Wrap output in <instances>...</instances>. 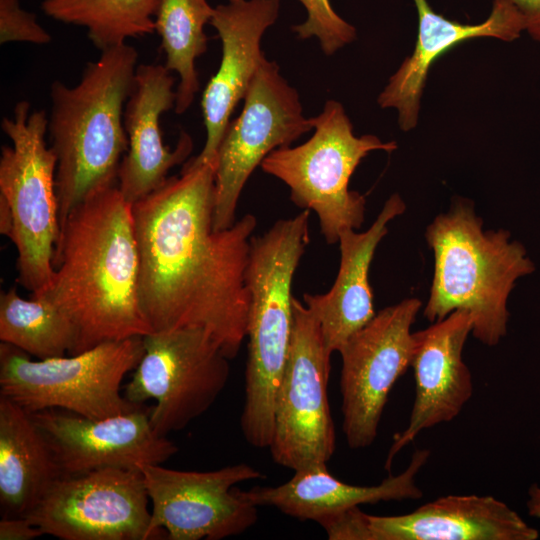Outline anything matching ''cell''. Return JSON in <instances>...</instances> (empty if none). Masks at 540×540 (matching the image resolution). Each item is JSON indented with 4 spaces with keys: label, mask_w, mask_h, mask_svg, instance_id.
I'll return each mask as SVG.
<instances>
[{
    "label": "cell",
    "mask_w": 540,
    "mask_h": 540,
    "mask_svg": "<svg viewBox=\"0 0 540 540\" xmlns=\"http://www.w3.org/2000/svg\"><path fill=\"white\" fill-rule=\"evenodd\" d=\"M310 212L277 220L264 234L252 236L245 272L250 294L248 357L241 430L256 448H268L274 429L277 391L288 359L294 274L310 241Z\"/></svg>",
    "instance_id": "5"
},
{
    "label": "cell",
    "mask_w": 540,
    "mask_h": 540,
    "mask_svg": "<svg viewBox=\"0 0 540 540\" xmlns=\"http://www.w3.org/2000/svg\"><path fill=\"white\" fill-rule=\"evenodd\" d=\"M334 540H536L539 532L491 495H447L412 512L377 516L359 506L329 524Z\"/></svg>",
    "instance_id": "15"
},
{
    "label": "cell",
    "mask_w": 540,
    "mask_h": 540,
    "mask_svg": "<svg viewBox=\"0 0 540 540\" xmlns=\"http://www.w3.org/2000/svg\"><path fill=\"white\" fill-rule=\"evenodd\" d=\"M430 456L428 449H417L408 467L398 475H391L375 486L347 484L333 475L327 465L294 471V475L278 486H254L248 490L237 487L238 494L259 507H274L300 521H315L362 504L383 501L420 499L422 490L416 476Z\"/></svg>",
    "instance_id": "22"
},
{
    "label": "cell",
    "mask_w": 540,
    "mask_h": 540,
    "mask_svg": "<svg viewBox=\"0 0 540 540\" xmlns=\"http://www.w3.org/2000/svg\"><path fill=\"white\" fill-rule=\"evenodd\" d=\"M149 413L143 405L103 419L53 409L30 415L47 438L63 476L102 468L139 469L170 459L178 447L154 431Z\"/></svg>",
    "instance_id": "16"
},
{
    "label": "cell",
    "mask_w": 540,
    "mask_h": 540,
    "mask_svg": "<svg viewBox=\"0 0 540 540\" xmlns=\"http://www.w3.org/2000/svg\"><path fill=\"white\" fill-rule=\"evenodd\" d=\"M526 507L530 516L540 519V485L538 483L530 486Z\"/></svg>",
    "instance_id": "32"
},
{
    "label": "cell",
    "mask_w": 540,
    "mask_h": 540,
    "mask_svg": "<svg viewBox=\"0 0 540 540\" xmlns=\"http://www.w3.org/2000/svg\"><path fill=\"white\" fill-rule=\"evenodd\" d=\"M149 502L140 469L102 468L60 476L25 517L63 540H150Z\"/></svg>",
    "instance_id": "12"
},
{
    "label": "cell",
    "mask_w": 540,
    "mask_h": 540,
    "mask_svg": "<svg viewBox=\"0 0 540 540\" xmlns=\"http://www.w3.org/2000/svg\"><path fill=\"white\" fill-rule=\"evenodd\" d=\"M139 469L151 503V539L220 540L240 535L257 522L258 507L238 494L237 485L264 475L246 463L206 472L162 464Z\"/></svg>",
    "instance_id": "13"
},
{
    "label": "cell",
    "mask_w": 540,
    "mask_h": 540,
    "mask_svg": "<svg viewBox=\"0 0 540 540\" xmlns=\"http://www.w3.org/2000/svg\"><path fill=\"white\" fill-rule=\"evenodd\" d=\"M288 359L277 391L269 450L273 461L293 471L327 465L336 448L328 400L331 354L320 325L293 298Z\"/></svg>",
    "instance_id": "10"
},
{
    "label": "cell",
    "mask_w": 540,
    "mask_h": 540,
    "mask_svg": "<svg viewBox=\"0 0 540 540\" xmlns=\"http://www.w3.org/2000/svg\"><path fill=\"white\" fill-rule=\"evenodd\" d=\"M243 100L241 113L230 121L216 156V230L236 222L241 192L262 161L313 130L297 90L281 75L275 61L264 59Z\"/></svg>",
    "instance_id": "11"
},
{
    "label": "cell",
    "mask_w": 540,
    "mask_h": 540,
    "mask_svg": "<svg viewBox=\"0 0 540 540\" xmlns=\"http://www.w3.org/2000/svg\"><path fill=\"white\" fill-rule=\"evenodd\" d=\"M482 226L471 203L457 200L427 227L434 275L424 316L434 323L466 310L473 320L472 335L494 346L507 333V300L515 282L535 266L525 247L510 240L509 231H485Z\"/></svg>",
    "instance_id": "4"
},
{
    "label": "cell",
    "mask_w": 540,
    "mask_h": 540,
    "mask_svg": "<svg viewBox=\"0 0 540 540\" xmlns=\"http://www.w3.org/2000/svg\"><path fill=\"white\" fill-rule=\"evenodd\" d=\"M472 329L470 313L455 310L413 333L414 403L406 429L395 435L388 451L387 471H391L394 457L421 431L452 421L472 397V374L463 360V348Z\"/></svg>",
    "instance_id": "18"
},
{
    "label": "cell",
    "mask_w": 540,
    "mask_h": 540,
    "mask_svg": "<svg viewBox=\"0 0 540 540\" xmlns=\"http://www.w3.org/2000/svg\"><path fill=\"white\" fill-rule=\"evenodd\" d=\"M43 535L25 516H4L0 521V540H32Z\"/></svg>",
    "instance_id": "29"
},
{
    "label": "cell",
    "mask_w": 540,
    "mask_h": 540,
    "mask_svg": "<svg viewBox=\"0 0 540 540\" xmlns=\"http://www.w3.org/2000/svg\"><path fill=\"white\" fill-rule=\"evenodd\" d=\"M62 476L52 448L28 411L0 396V503L25 516Z\"/></svg>",
    "instance_id": "23"
},
{
    "label": "cell",
    "mask_w": 540,
    "mask_h": 540,
    "mask_svg": "<svg viewBox=\"0 0 540 540\" xmlns=\"http://www.w3.org/2000/svg\"><path fill=\"white\" fill-rule=\"evenodd\" d=\"M158 5L159 0H44L41 9L56 21L86 28L92 44L104 51L154 33Z\"/></svg>",
    "instance_id": "26"
},
{
    "label": "cell",
    "mask_w": 540,
    "mask_h": 540,
    "mask_svg": "<svg viewBox=\"0 0 540 540\" xmlns=\"http://www.w3.org/2000/svg\"><path fill=\"white\" fill-rule=\"evenodd\" d=\"M298 1L307 13L304 22L292 27L299 38H317L326 55H333L356 39V28L335 12L329 0Z\"/></svg>",
    "instance_id": "27"
},
{
    "label": "cell",
    "mask_w": 540,
    "mask_h": 540,
    "mask_svg": "<svg viewBox=\"0 0 540 540\" xmlns=\"http://www.w3.org/2000/svg\"><path fill=\"white\" fill-rule=\"evenodd\" d=\"M53 276L39 294L74 324V354L152 333L139 307V255L132 205L118 184L102 186L60 225ZM73 354V355H74Z\"/></svg>",
    "instance_id": "2"
},
{
    "label": "cell",
    "mask_w": 540,
    "mask_h": 540,
    "mask_svg": "<svg viewBox=\"0 0 540 540\" xmlns=\"http://www.w3.org/2000/svg\"><path fill=\"white\" fill-rule=\"evenodd\" d=\"M280 5L281 0H227L213 8L209 24L221 41V60L202 95L206 140L194 161L216 164L230 117L265 59L261 40L277 21Z\"/></svg>",
    "instance_id": "17"
},
{
    "label": "cell",
    "mask_w": 540,
    "mask_h": 540,
    "mask_svg": "<svg viewBox=\"0 0 540 540\" xmlns=\"http://www.w3.org/2000/svg\"><path fill=\"white\" fill-rule=\"evenodd\" d=\"M51 35L38 23L34 13L20 5V0H0V43L29 42L48 44Z\"/></svg>",
    "instance_id": "28"
},
{
    "label": "cell",
    "mask_w": 540,
    "mask_h": 540,
    "mask_svg": "<svg viewBox=\"0 0 540 540\" xmlns=\"http://www.w3.org/2000/svg\"><path fill=\"white\" fill-rule=\"evenodd\" d=\"M30 103L17 102L13 117L1 129L11 145L1 148L0 196L13 217L11 241L17 250V282L31 295L47 289L53 276V256L60 235L56 195L57 158L48 147L45 110L30 112Z\"/></svg>",
    "instance_id": "7"
},
{
    "label": "cell",
    "mask_w": 540,
    "mask_h": 540,
    "mask_svg": "<svg viewBox=\"0 0 540 540\" xmlns=\"http://www.w3.org/2000/svg\"><path fill=\"white\" fill-rule=\"evenodd\" d=\"M215 171L216 164L192 158L179 176L132 204L138 299L152 332L204 329L232 360L247 333L245 272L257 220L249 213L214 228Z\"/></svg>",
    "instance_id": "1"
},
{
    "label": "cell",
    "mask_w": 540,
    "mask_h": 540,
    "mask_svg": "<svg viewBox=\"0 0 540 540\" xmlns=\"http://www.w3.org/2000/svg\"><path fill=\"white\" fill-rule=\"evenodd\" d=\"M421 306L408 298L380 310L339 351L342 429L351 449L367 448L377 437L389 393L411 367V327Z\"/></svg>",
    "instance_id": "14"
},
{
    "label": "cell",
    "mask_w": 540,
    "mask_h": 540,
    "mask_svg": "<svg viewBox=\"0 0 540 540\" xmlns=\"http://www.w3.org/2000/svg\"><path fill=\"white\" fill-rule=\"evenodd\" d=\"M0 340L37 359L73 355L78 333L70 319L41 297H21L16 287L0 296Z\"/></svg>",
    "instance_id": "25"
},
{
    "label": "cell",
    "mask_w": 540,
    "mask_h": 540,
    "mask_svg": "<svg viewBox=\"0 0 540 540\" xmlns=\"http://www.w3.org/2000/svg\"><path fill=\"white\" fill-rule=\"evenodd\" d=\"M512 6L522 19L524 32L540 43V0H492Z\"/></svg>",
    "instance_id": "30"
},
{
    "label": "cell",
    "mask_w": 540,
    "mask_h": 540,
    "mask_svg": "<svg viewBox=\"0 0 540 540\" xmlns=\"http://www.w3.org/2000/svg\"><path fill=\"white\" fill-rule=\"evenodd\" d=\"M175 77L161 64H140L124 109L128 149L118 169L117 184L131 205L158 189L168 172L187 160L193 150L191 136L182 131L174 148L165 146L160 117L175 108Z\"/></svg>",
    "instance_id": "19"
},
{
    "label": "cell",
    "mask_w": 540,
    "mask_h": 540,
    "mask_svg": "<svg viewBox=\"0 0 540 540\" xmlns=\"http://www.w3.org/2000/svg\"><path fill=\"white\" fill-rule=\"evenodd\" d=\"M406 209L399 194L391 195L379 215L365 232L345 229L338 243L340 264L330 290L323 294L303 295L304 304L317 319L324 345L339 352L347 340L374 316L369 269L375 250L388 232V223Z\"/></svg>",
    "instance_id": "21"
},
{
    "label": "cell",
    "mask_w": 540,
    "mask_h": 540,
    "mask_svg": "<svg viewBox=\"0 0 540 540\" xmlns=\"http://www.w3.org/2000/svg\"><path fill=\"white\" fill-rule=\"evenodd\" d=\"M144 352L126 384L125 397L154 399L150 422L167 437L205 413L225 388L230 359L204 329L175 328L143 336Z\"/></svg>",
    "instance_id": "9"
},
{
    "label": "cell",
    "mask_w": 540,
    "mask_h": 540,
    "mask_svg": "<svg viewBox=\"0 0 540 540\" xmlns=\"http://www.w3.org/2000/svg\"><path fill=\"white\" fill-rule=\"evenodd\" d=\"M138 53L128 44L101 51L73 87L50 85L48 133L56 155L60 225L94 190L117 183L128 149L124 109L133 90Z\"/></svg>",
    "instance_id": "3"
},
{
    "label": "cell",
    "mask_w": 540,
    "mask_h": 540,
    "mask_svg": "<svg viewBox=\"0 0 540 540\" xmlns=\"http://www.w3.org/2000/svg\"><path fill=\"white\" fill-rule=\"evenodd\" d=\"M213 8L207 0H159L154 18L155 31L165 53V66L179 77L175 112L191 106L200 82L195 61L207 50L205 25Z\"/></svg>",
    "instance_id": "24"
},
{
    "label": "cell",
    "mask_w": 540,
    "mask_h": 540,
    "mask_svg": "<svg viewBox=\"0 0 540 540\" xmlns=\"http://www.w3.org/2000/svg\"><path fill=\"white\" fill-rule=\"evenodd\" d=\"M311 119L314 132L306 142L275 149L260 166L289 187L297 207L316 213L325 241L335 244L341 231L359 229L364 222L366 199L349 189L355 169L370 152H392L398 146L373 134L356 136L336 100L326 101Z\"/></svg>",
    "instance_id": "6"
},
{
    "label": "cell",
    "mask_w": 540,
    "mask_h": 540,
    "mask_svg": "<svg viewBox=\"0 0 540 540\" xmlns=\"http://www.w3.org/2000/svg\"><path fill=\"white\" fill-rule=\"evenodd\" d=\"M0 233L9 239L13 234V217L6 200L0 196Z\"/></svg>",
    "instance_id": "31"
},
{
    "label": "cell",
    "mask_w": 540,
    "mask_h": 540,
    "mask_svg": "<svg viewBox=\"0 0 540 540\" xmlns=\"http://www.w3.org/2000/svg\"><path fill=\"white\" fill-rule=\"evenodd\" d=\"M418 15L414 49L389 77L377 103L382 109H394L403 132L417 127L421 100L429 71L435 61L453 47L476 38H494L512 42L524 33L516 10L502 1H493L490 15L482 22L465 24L437 13L428 0H413Z\"/></svg>",
    "instance_id": "20"
},
{
    "label": "cell",
    "mask_w": 540,
    "mask_h": 540,
    "mask_svg": "<svg viewBox=\"0 0 540 540\" xmlns=\"http://www.w3.org/2000/svg\"><path fill=\"white\" fill-rule=\"evenodd\" d=\"M143 352L142 336L104 342L68 357L37 360L1 342L0 395L29 413L61 408L89 419L128 413L143 404L122 395L121 384Z\"/></svg>",
    "instance_id": "8"
}]
</instances>
